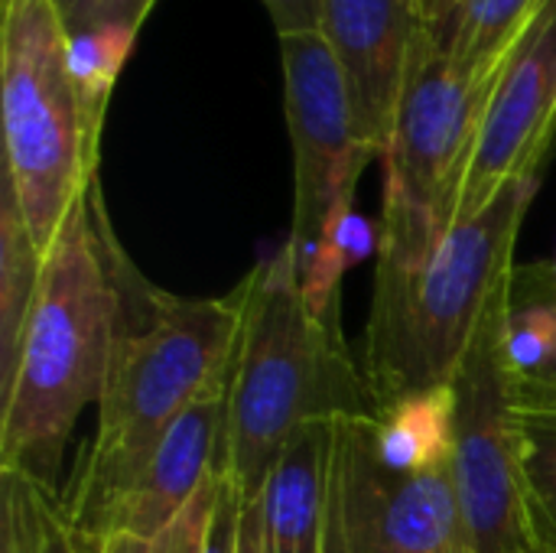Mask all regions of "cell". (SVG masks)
Wrapping results in <instances>:
<instances>
[{"mask_svg": "<svg viewBox=\"0 0 556 553\" xmlns=\"http://www.w3.org/2000/svg\"><path fill=\"white\" fill-rule=\"evenodd\" d=\"M375 443L397 473H424L456 456V394L453 385L410 394L375 411Z\"/></svg>", "mask_w": 556, "mask_h": 553, "instance_id": "cell-14", "label": "cell"}, {"mask_svg": "<svg viewBox=\"0 0 556 553\" xmlns=\"http://www.w3.org/2000/svg\"><path fill=\"white\" fill-rule=\"evenodd\" d=\"M280 59L296 183L287 238L303 257L332 218L355 209L358 179L375 156L355 134L349 88L323 33L280 36Z\"/></svg>", "mask_w": 556, "mask_h": 553, "instance_id": "cell-9", "label": "cell"}, {"mask_svg": "<svg viewBox=\"0 0 556 553\" xmlns=\"http://www.w3.org/2000/svg\"><path fill=\"white\" fill-rule=\"evenodd\" d=\"M68 36H85L111 26L140 33L156 0H52Z\"/></svg>", "mask_w": 556, "mask_h": 553, "instance_id": "cell-23", "label": "cell"}, {"mask_svg": "<svg viewBox=\"0 0 556 553\" xmlns=\"http://www.w3.org/2000/svg\"><path fill=\"white\" fill-rule=\"evenodd\" d=\"M277 26V36L319 33L323 26V0H261Z\"/></svg>", "mask_w": 556, "mask_h": 553, "instance_id": "cell-25", "label": "cell"}, {"mask_svg": "<svg viewBox=\"0 0 556 553\" xmlns=\"http://www.w3.org/2000/svg\"><path fill=\"white\" fill-rule=\"evenodd\" d=\"M323 553H469L453 460L397 473L378 453L375 414L336 420Z\"/></svg>", "mask_w": 556, "mask_h": 553, "instance_id": "cell-8", "label": "cell"}, {"mask_svg": "<svg viewBox=\"0 0 556 553\" xmlns=\"http://www.w3.org/2000/svg\"><path fill=\"white\" fill-rule=\"evenodd\" d=\"M225 440L228 394L189 407L163 433L130 486L111 499L81 531L94 541L108 535H160L218 473H225Z\"/></svg>", "mask_w": 556, "mask_h": 553, "instance_id": "cell-12", "label": "cell"}, {"mask_svg": "<svg viewBox=\"0 0 556 553\" xmlns=\"http://www.w3.org/2000/svg\"><path fill=\"white\" fill-rule=\"evenodd\" d=\"M459 7V0H424V16H427V26H443L450 20V13Z\"/></svg>", "mask_w": 556, "mask_h": 553, "instance_id": "cell-29", "label": "cell"}, {"mask_svg": "<svg viewBox=\"0 0 556 553\" xmlns=\"http://www.w3.org/2000/svg\"><path fill=\"white\" fill-rule=\"evenodd\" d=\"M541 0H459L443 26H427L453 68L469 78L498 75Z\"/></svg>", "mask_w": 556, "mask_h": 553, "instance_id": "cell-15", "label": "cell"}, {"mask_svg": "<svg viewBox=\"0 0 556 553\" xmlns=\"http://www.w3.org/2000/svg\"><path fill=\"white\" fill-rule=\"evenodd\" d=\"M495 78L456 72L424 26L410 55L391 147L381 156L384 202L375 267L407 271L424 264L456 225Z\"/></svg>", "mask_w": 556, "mask_h": 553, "instance_id": "cell-6", "label": "cell"}, {"mask_svg": "<svg viewBox=\"0 0 556 553\" xmlns=\"http://www.w3.org/2000/svg\"><path fill=\"white\" fill-rule=\"evenodd\" d=\"M39 553H98V541L78 531L55 492L39 489Z\"/></svg>", "mask_w": 556, "mask_h": 553, "instance_id": "cell-24", "label": "cell"}, {"mask_svg": "<svg viewBox=\"0 0 556 553\" xmlns=\"http://www.w3.org/2000/svg\"><path fill=\"white\" fill-rule=\"evenodd\" d=\"M235 553H274L270 551V538H267V525H264V508L261 499L251 505H241V521H238V544Z\"/></svg>", "mask_w": 556, "mask_h": 553, "instance_id": "cell-27", "label": "cell"}, {"mask_svg": "<svg viewBox=\"0 0 556 553\" xmlns=\"http://www.w3.org/2000/svg\"><path fill=\"white\" fill-rule=\"evenodd\" d=\"M378 225L362 218L355 209L332 218L319 241L300 257V284L309 310L319 319L342 323L339 319V303H342V277L362 264L365 257L378 254Z\"/></svg>", "mask_w": 556, "mask_h": 553, "instance_id": "cell-19", "label": "cell"}, {"mask_svg": "<svg viewBox=\"0 0 556 553\" xmlns=\"http://www.w3.org/2000/svg\"><path fill=\"white\" fill-rule=\"evenodd\" d=\"M137 280L94 179L42 254L16 359L0 375V473L55 492L81 411L101 401Z\"/></svg>", "mask_w": 556, "mask_h": 553, "instance_id": "cell-1", "label": "cell"}, {"mask_svg": "<svg viewBox=\"0 0 556 553\" xmlns=\"http://www.w3.org/2000/svg\"><path fill=\"white\" fill-rule=\"evenodd\" d=\"M538 186L541 176L511 179L479 215L459 218L424 264L375 267L362 359L375 411L453 385L515 271V244Z\"/></svg>", "mask_w": 556, "mask_h": 553, "instance_id": "cell-4", "label": "cell"}, {"mask_svg": "<svg viewBox=\"0 0 556 553\" xmlns=\"http://www.w3.org/2000/svg\"><path fill=\"white\" fill-rule=\"evenodd\" d=\"M525 505L541 553H556V401L518 398L511 391Z\"/></svg>", "mask_w": 556, "mask_h": 553, "instance_id": "cell-18", "label": "cell"}, {"mask_svg": "<svg viewBox=\"0 0 556 553\" xmlns=\"http://www.w3.org/2000/svg\"><path fill=\"white\" fill-rule=\"evenodd\" d=\"M244 303V280L225 297H176L140 274L114 342L94 437L59 499L78 531L130 486L189 407L228 394Z\"/></svg>", "mask_w": 556, "mask_h": 553, "instance_id": "cell-2", "label": "cell"}, {"mask_svg": "<svg viewBox=\"0 0 556 553\" xmlns=\"http://www.w3.org/2000/svg\"><path fill=\"white\" fill-rule=\"evenodd\" d=\"M222 476L218 473L192 502L189 508L169 521L160 535L140 538V535H108L98 538V553H205L208 551V535L215 521V505L222 492Z\"/></svg>", "mask_w": 556, "mask_h": 553, "instance_id": "cell-21", "label": "cell"}, {"mask_svg": "<svg viewBox=\"0 0 556 553\" xmlns=\"http://www.w3.org/2000/svg\"><path fill=\"white\" fill-rule=\"evenodd\" d=\"M134 29L111 26L85 36H68V68L78 85V95L85 101V111L98 130H104L108 101L114 91V81L124 68V62L134 52Z\"/></svg>", "mask_w": 556, "mask_h": 553, "instance_id": "cell-20", "label": "cell"}, {"mask_svg": "<svg viewBox=\"0 0 556 553\" xmlns=\"http://www.w3.org/2000/svg\"><path fill=\"white\" fill-rule=\"evenodd\" d=\"M427 26L424 0H323V39L349 88L355 134L371 156L391 147L414 46Z\"/></svg>", "mask_w": 556, "mask_h": 553, "instance_id": "cell-11", "label": "cell"}, {"mask_svg": "<svg viewBox=\"0 0 556 553\" xmlns=\"http://www.w3.org/2000/svg\"><path fill=\"white\" fill-rule=\"evenodd\" d=\"M505 345L511 378L544 381L556 368V277L547 261L515 264L508 280Z\"/></svg>", "mask_w": 556, "mask_h": 553, "instance_id": "cell-16", "label": "cell"}, {"mask_svg": "<svg viewBox=\"0 0 556 553\" xmlns=\"http://www.w3.org/2000/svg\"><path fill=\"white\" fill-rule=\"evenodd\" d=\"M554 134L556 0H541L538 13L498 68L459 199V218L479 215L511 179L541 176Z\"/></svg>", "mask_w": 556, "mask_h": 553, "instance_id": "cell-10", "label": "cell"}, {"mask_svg": "<svg viewBox=\"0 0 556 553\" xmlns=\"http://www.w3.org/2000/svg\"><path fill=\"white\" fill-rule=\"evenodd\" d=\"M511 391L518 398H541V401H556V368L544 378V381H534V385H521L511 378Z\"/></svg>", "mask_w": 556, "mask_h": 553, "instance_id": "cell-28", "label": "cell"}, {"mask_svg": "<svg viewBox=\"0 0 556 553\" xmlns=\"http://www.w3.org/2000/svg\"><path fill=\"white\" fill-rule=\"evenodd\" d=\"M238 521H241V499H238L231 479L222 476V492H218L215 521H212L208 551L205 553H235V544H238Z\"/></svg>", "mask_w": 556, "mask_h": 553, "instance_id": "cell-26", "label": "cell"}, {"mask_svg": "<svg viewBox=\"0 0 556 553\" xmlns=\"http://www.w3.org/2000/svg\"><path fill=\"white\" fill-rule=\"evenodd\" d=\"M42 274V254L29 238L10 179L0 186V375L10 372Z\"/></svg>", "mask_w": 556, "mask_h": 553, "instance_id": "cell-17", "label": "cell"}, {"mask_svg": "<svg viewBox=\"0 0 556 553\" xmlns=\"http://www.w3.org/2000/svg\"><path fill=\"white\" fill-rule=\"evenodd\" d=\"M336 420L303 424L283 447L261 495L274 553H323Z\"/></svg>", "mask_w": 556, "mask_h": 553, "instance_id": "cell-13", "label": "cell"}, {"mask_svg": "<svg viewBox=\"0 0 556 553\" xmlns=\"http://www.w3.org/2000/svg\"><path fill=\"white\" fill-rule=\"evenodd\" d=\"M511 280V277H508ZM508 284L492 300L456 378V492L469 553H541L531 535L505 345Z\"/></svg>", "mask_w": 556, "mask_h": 553, "instance_id": "cell-7", "label": "cell"}, {"mask_svg": "<svg viewBox=\"0 0 556 553\" xmlns=\"http://www.w3.org/2000/svg\"><path fill=\"white\" fill-rule=\"evenodd\" d=\"M248 303L228 388L225 476L241 505L264 495L287 440L309 420L375 414L342 323L319 319L300 284V251L287 238L244 277Z\"/></svg>", "mask_w": 556, "mask_h": 553, "instance_id": "cell-3", "label": "cell"}, {"mask_svg": "<svg viewBox=\"0 0 556 553\" xmlns=\"http://www.w3.org/2000/svg\"><path fill=\"white\" fill-rule=\"evenodd\" d=\"M3 176L33 244L46 254L68 209L91 189L101 134L68 68V33L52 0H3Z\"/></svg>", "mask_w": 556, "mask_h": 553, "instance_id": "cell-5", "label": "cell"}, {"mask_svg": "<svg viewBox=\"0 0 556 553\" xmlns=\"http://www.w3.org/2000/svg\"><path fill=\"white\" fill-rule=\"evenodd\" d=\"M0 553H39V486L0 473Z\"/></svg>", "mask_w": 556, "mask_h": 553, "instance_id": "cell-22", "label": "cell"}]
</instances>
